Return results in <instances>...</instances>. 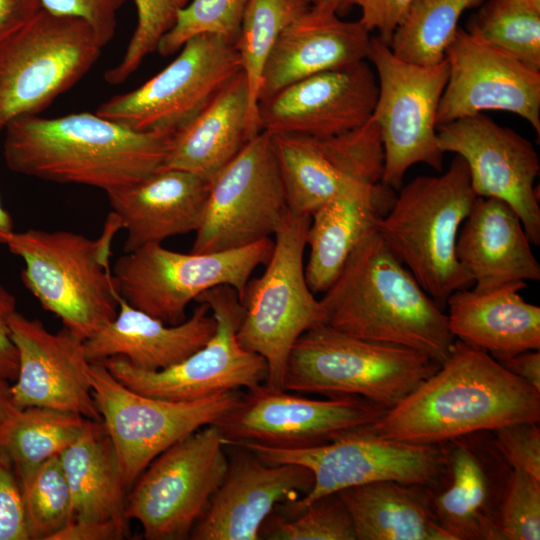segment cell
<instances>
[{
    "mask_svg": "<svg viewBox=\"0 0 540 540\" xmlns=\"http://www.w3.org/2000/svg\"><path fill=\"white\" fill-rule=\"evenodd\" d=\"M260 460L276 465L293 463L309 469L311 489L288 503L297 515L315 500L340 490L378 481L436 487L447 471L443 444H414L379 437L366 426L341 434L325 444L297 449L254 443L236 444Z\"/></svg>",
    "mask_w": 540,
    "mask_h": 540,
    "instance_id": "30bf717a",
    "label": "cell"
},
{
    "mask_svg": "<svg viewBox=\"0 0 540 540\" xmlns=\"http://www.w3.org/2000/svg\"><path fill=\"white\" fill-rule=\"evenodd\" d=\"M122 228L111 213L102 234L91 239L70 231H14L6 242L24 262L21 280L46 311L82 340L113 320L119 298L109 268L113 237Z\"/></svg>",
    "mask_w": 540,
    "mask_h": 540,
    "instance_id": "277c9868",
    "label": "cell"
},
{
    "mask_svg": "<svg viewBox=\"0 0 540 540\" xmlns=\"http://www.w3.org/2000/svg\"><path fill=\"white\" fill-rule=\"evenodd\" d=\"M59 458L71 492L72 520L125 516L128 488L101 420L88 419Z\"/></svg>",
    "mask_w": 540,
    "mask_h": 540,
    "instance_id": "d6a6232c",
    "label": "cell"
},
{
    "mask_svg": "<svg viewBox=\"0 0 540 540\" xmlns=\"http://www.w3.org/2000/svg\"><path fill=\"white\" fill-rule=\"evenodd\" d=\"M227 446L215 424L180 439L140 474L126 497L125 516L145 539L183 540L205 513L228 468Z\"/></svg>",
    "mask_w": 540,
    "mask_h": 540,
    "instance_id": "7c38bea8",
    "label": "cell"
},
{
    "mask_svg": "<svg viewBox=\"0 0 540 540\" xmlns=\"http://www.w3.org/2000/svg\"><path fill=\"white\" fill-rule=\"evenodd\" d=\"M180 50L159 73L95 113L138 131L174 133L242 71L235 44L223 36L196 35Z\"/></svg>",
    "mask_w": 540,
    "mask_h": 540,
    "instance_id": "9a60e30c",
    "label": "cell"
},
{
    "mask_svg": "<svg viewBox=\"0 0 540 540\" xmlns=\"http://www.w3.org/2000/svg\"><path fill=\"white\" fill-rule=\"evenodd\" d=\"M524 281L453 292L445 312L455 339L480 348L501 361L540 349V307L524 300Z\"/></svg>",
    "mask_w": 540,
    "mask_h": 540,
    "instance_id": "83f0119b",
    "label": "cell"
},
{
    "mask_svg": "<svg viewBox=\"0 0 540 540\" xmlns=\"http://www.w3.org/2000/svg\"><path fill=\"white\" fill-rule=\"evenodd\" d=\"M530 244L511 206L497 198L477 197L460 228L456 255L473 287L488 289L540 280V265Z\"/></svg>",
    "mask_w": 540,
    "mask_h": 540,
    "instance_id": "f1b7e54d",
    "label": "cell"
},
{
    "mask_svg": "<svg viewBox=\"0 0 540 540\" xmlns=\"http://www.w3.org/2000/svg\"><path fill=\"white\" fill-rule=\"evenodd\" d=\"M368 60L378 83L370 118L383 146L381 182L399 190L408 169L419 163L441 172L444 153L438 146L436 117L448 78L446 59L429 66L406 62L372 36Z\"/></svg>",
    "mask_w": 540,
    "mask_h": 540,
    "instance_id": "8fae6325",
    "label": "cell"
},
{
    "mask_svg": "<svg viewBox=\"0 0 540 540\" xmlns=\"http://www.w3.org/2000/svg\"><path fill=\"white\" fill-rule=\"evenodd\" d=\"M445 59L448 78L438 107L437 127L485 111H505L525 119L539 137L540 71L461 27Z\"/></svg>",
    "mask_w": 540,
    "mask_h": 540,
    "instance_id": "ffe728a7",
    "label": "cell"
},
{
    "mask_svg": "<svg viewBox=\"0 0 540 540\" xmlns=\"http://www.w3.org/2000/svg\"><path fill=\"white\" fill-rule=\"evenodd\" d=\"M18 354L11 384L14 405L47 407L101 420L93 398L84 340L63 327L52 333L38 319L15 312L9 322Z\"/></svg>",
    "mask_w": 540,
    "mask_h": 540,
    "instance_id": "7402d4cb",
    "label": "cell"
},
{
    "mask_svg": "<svg viewBox=\"0 0 540 540\" xmlns=\"http://www.w3.org/2000/svg\"><path fill=\"white\" fill-rule=\"evenodd\" d=\"M210 183L185 170L160 168L133 184L107 192L112 213L127 233L124 252L196 232Z\"/></svg>",
    "mask_w": 540,
    "mask_h": 540,
    "instance_id": "d4e9b609",
    "label": "cell"
},
{
    "mask_svg": "<svg viewBox=\"0 0 540 540\" xmlns=\"http://www.w3.org/2000/svg\"><path fill=\"white\" fill-rule=\"evenodd\" d=\"M10 386V381L0 377V423L13 418L20 411L12 401Z\"/></svg>",
    "mask_w": 540,
    "mask_h": 540,
    "instance_id": "816d5d0a",
    "label": "cell"
},
{
    "mask_svg": "<svg viewBox=\"0 0 540 540\" xmlns=\"http://www.w3.org/2000/svg\"><path fill=\"white\" fill-rule=\"evenodd\" d=\"M412 0H351L352 6L361 10L359 21L369 31H377V36L389 41L404 16Z\"/></svg>",
    "mask_w": 540,
    "mask_h": 540,
    "instance_id": "bcb514c9",
    "label": "cell"
},
{
    "mask_svg": "<svg viewBox=\"0 0 540 540\" xmlns=\"http://www.w3.org/2000/svg\"><path fill=\"white\" fill-rule=\"evenodd\" d=\"M484 1L412 0L388 45L406 62L424 66L440 63L459 28L461 15Z\"/></svg>",
    "mask_w": 540,
    "mask_h": 540,
    "instance_id": "e575fe53",
    "label": "cell"
},
{
    "mask_svg": "<svg viewBox=\"0 0 540 540\" xmlns=\"http://www.w3.org/2000/svg\"><path fill=\"white\" fill-rule=\"evenodd\" d=\"M205 302L190 318L169 325L121 297L113 320L84 340L90 362L122 357L136 368L158 371L175 365L203 347L216 331V319Z\"/></svg>",
    "mask_w": 540,
    "mask_h": 540,
    "instance_id": "4316f807",
    "label": "cell"
},
{
    "mask_svg": "<svg viewBox=\"0 0 540 540\" xmlns=\"http://www.w3.org/2000/svg\"><path fill=\"white\" fill-rule=\"evenodd\" d=\"M19 482L30 540H51L72 520L71 492L60 458L45 461Z\"/></svg>",
    "mask_w": 540,
    "mask_h": 540,
    "instance_id": "74e56055",
    "label": "cell"
},
{
    "mask_svg": "<svg viewBox=\"0 0 540 540\" xmlns=\"http://www.w3.org/2000/svg\"><path fill=\"white\" fill-rule=\"evenodd\" d=\"M271 137L293 214L310 217L355 185L381 182L383 146L371 118L363 126L337 135Z\"/></svg>",
    "mask_w": 540,
    "mask_h": 540,
    "instance_id": "d6986e66",
    "label": "cell"
},
{
    "mask_svg": "<svg viewBox=\"0 0 540 540\" xmlns=\"http://www.w3.org/2000/svg\"><path fill=\"white\" fill-rule=\"evenodd\" d=\"M370 32L311 7L280 33L262 73L258 103L306 77L368 60Z\"/></svg>",
    "mask_w": 540,
    "mask_h": 540,
    "instance_id": "484cf974",
    "label": "cell"
},
{
    "mask_svg": "<svg viewBox=\"0 0 540 540\" xmlns=\"http://www.w3.org/2000/svg\"><path fill=\"white\" fill-rule=\"evenodd\" d=\"M87 418L47 407H27L0 423V450L19 481L39 465L59 457L83 431Z\"/></svg>",
    "mask_w": 540,
    "mask_h": 540,
    "instance_id": "836d02e7",
    "label": "cell"
},
{
    "mask_svg": "<svg viewBox=\"0 0 540 540\" xmlns=\"http://www.w3.org/2000/svg\"><path fill=\"white\" fill-rule=\"evenodd\" d=\"M137 25L121 60L104 73L110 85L126 81L151 53L157 51L162 37L174 26L178 12L188 0H134Z\"/></svg>",
    "mask_w": 540,
    "mask_h": 540,
    "instance_id": "60d3db41",
    "label": "cell"
},
{
    "mask_svg": "<svg viewBox=\"0 0 540 540\" xmlns=\"http://www.w3.org/2000/svg\"><path fill=\"white\" fill-rule=\"evenodd\" d=\"M492 442L512 470L540 481V429L537 422H521L491 431Z\"/></svg>",
    "mask_w": 540,
    "mask_h": 540,
    "instance_id": "7bdbcfd3",
    "label": "cell"
},
{
    "mask_svg": "<svg viewBox=\"0 0 540 540\" xmlns=\"http://www.w3.org/2000/svg\"><path fill=\"white\" fill-rule=\"evenodd\" d=\"M310 7L309 0H248L235 46L248 84L255 133L260 132L258 94L266 61L284 28Z\"/></svg>",
    "mask_w": 540,
    "mask_h": 540,
    "instance_id": "d590c367",
    "label": "cell"
},
{
    "mask_svg": "<svg viewBox=\"0 0 540 540\" xmlns=\"http://www.w3.org/2000/svg\"><path fill=\"white\" fill-rule=\"evenodd\" d=\"M441 443L445 478L434 488L432 507L454 540H502L499 510L511 468L496 450L490 431Z\"/></svg>",
    "mask_w": 540,
    "mask_h": 540,
    "instance_id": "603a6c76",
    "label": "cell"
},
{
    "mask_svg": "<svg viewBox=\"0 0 540 540\" xmlns=\"http://www.w3.org/2000/svg\"><path fill=\"white\" fill-rule=\"evenodd\" d=\"M502 540L540 539V481L519 470L510 471L499 510Z\"/></svg>",
    "mask_w": 540,
    "mask_h": 540,
    "instance_id": "b9f144b4",
    "label": "cell"
},
{
    "mask_svg": "<svg viewBox=\"0 0 540 540\" xmlns=\"http://www.w3.org/2000/svg\"><path fill=\"white\" fill-rule=\"evenodd\" d=\"M14 231L12 218L5 210L0 200V244H6L8 238Z\"/></svg>",
    "mask_w": 540,
    "mask_h": 540,
    "instance_id": "db71d44e",
    "label": "cell"
},
{
    "mask_svg": "<svg viewBox=\"0 0 540 540\" xmlns=\"http://www.w3.org/2000/svg\"><path fill=\"white\" fill-rule=\"evenodd\" d=\"M235 449L226 475L194 526V540H257L263 523L281 501L311 489L314 478L293 463L271 465L247 448Z\"/></svg>",
    "mask_w": 540,
    "mask_h": 540,
    "instance_id": "cb8c5ba5",
    "label": "cell"
},
{
    "mask_svg": "<svg viewBox=\"0 0 540 540\" xmlns=\"http://www.w3.org/2000/svg\"><path fill=\"white\" fill-rule=\"evenodd\" d=\"M311 8L322 13L335 14L337 16L346 14L353 6L351 0H309Z\"/></svg>",
    "mask_w": 540,
    "mask_h": 540,
    "instance_id": "f5cc1de1",
    "label": "cell"
},
{
    "mask_svg": "<svg viewBox=\"0 0 540 540\" xmlns=\"http://www.w3.org/2000/svg\"><path fill=\"white\" fill-rule=\"evenodd\" d=\"M320 303L332 328L411 348L439 365L455 342L445 310L387 247L376 226L356 245Z\"/></svg>",
    "mask_w": 540,
    "mask_h": 540,
    "instance_id": "3957f363",
    "label": "cell"
},
{
    "mask_svg": "<svg viewBox=\"0 0 540 540\" xmlns=\"http://www.w3.org/2000/svg\"><path fill=\"white\" fill-rule=\"evenodd\" d=\"M0 540H30L21 485L0 450Z\"/></svg>",
    "mask_w": 540,
    "mask_h": 540,
    "instance_id": "f6af8a7d",
    "label": "cell"
},
{
    "mask_svg": "<svg viewBox=\"0 0 540 540\" xmlns=\"http://www.w3.org/2000/svg\"><path fill=\"white\" fill-rule=\"evenodd\" d=\"M189 1H190V0H188V2H189Z\"/></svg>",
    "mask_w": 540,
    "mask_h": 540,
    "instance_id": "11a10c76",
    "label": "cell"
},
{
    "mask_svg": "<svg viewBox=\"0 0 540 540\" xmlns=\"http://www.w3.org/2000/svg\"><path fill=\"white\" fill-rule=\"evenodd\" d=\"M509 372L540 391V351L527 350L498 361Z\"/></svg>",
    "mask_w": 540,
    "mask_h": 540,
    "instance_id": "f907efd6",
    "label": "cell"
},
{
    "mask_svg": "<svg viewBox=\"0 0 540 540\" xmlns=\"http://www.w3.org/2000/svg\"><path fill=\"white\" fill-rule=\"evenodd\" d=\"M439 366L411 348L361 339L321 324L293 345L283 389L327 397L359 396L388 410Z\"/></svg>",
    "mask_w": 540,
    "mask_h": 540,
    "instance_id": "8992f818",
    "label": "cell"
},
{
    "mask_svg": "<svg viewBox=\"0 0 540 540\" xmlns=\"http://www.w3.org/2000/svg\"><path fill=\"white\" fill-rule=\"evenodd\" d=\"M102 49L86 21L42 9L0 44V132L45 110L88 73Z\"/></svg>",
    "mask_w": 540,
    "mask_h": 540,
    "instance_id": "9c48e42d",
    "label": "cell"
},
{
    "mask_svg": "<svg viewBox=\"0 0 540 540\" xmlns=\"http://www.w3.org/2000/svg\"><path fill=\"white\" fill-rule=\"evenodd\" d=\"M539 421L540 391L486 351L455 339L433 374L366 427L382 438L432 445Z\"/></svg>",
    "mask_w": 540,
    "mask_h": 540,
    "instance_id": "6da1fadb",
    "label": "cell"
},
{
    "mask_svg": "<svg viewBox=\"0 0 540 540\" xmlns=\"http://www.w3.org/2000/svg\"><path fill=\"white\" fill-rule=\"evenodd\" d=\"M4 131L3 156L13 172L106 193L160 169L173 134L138 131L88 112L20 116Z\"/></svg>",
    "mask_w": 540,
    "mask_h": 540,
    "instance_id": "7a4b0ae2",
    "label": "cell"
},
{
    "mask_svg": "<svg viewBox=\"0 0 540 540\" xmlns=\"http://www.w3.org/2000/svg\"><path fill=\"white\" fill-rule=\"evenodd\" d=\"M309 224V216L287 213L274 234L264 272L248 281L240 299L244 317L237 339L243 348L265 359L268 374L264 383L275 389H283L287 360L297 339L325 324L320 300L305 277Z\"/></svg>",
    "mask_w": 540,
    "mask_h": 540,
    "instance_id": "52a82bcc",
    "label": "cell"
},
{
    "mask_svg": "<svg viewBox=\"0 0 540 540\" xmlns=\"http://www.w3.org/2000/svg\"><path fill=\"white\" fill-rule=\"evenodd\" d=\"M288 212L272 137L260 131L211 181L191 252L237 249L270 238Z\"/></svg>",
    "mask_w": 540,
    "mask_h": 540,
    "instance_id": "2e32d148",
    "label": "cell"
},
{
    "mask_svg": "<svg viewBox=\"0 0 540 540\" xmlns=\"http://www.w3.org/2000/svg\"><path fill=\"white\" fill-rule=\"evenodd\" d=\"M357 540H454L440 525L431 488L378 481L337 492Z\"/></svg>",
    "mask_w": 540,
    "mask_h": 540,
    "instance_id": "1f68e13d",
    "label": "cell"
},
{
    "mask_svg": "<svg viewBox=\"0 0 540 540\" xmlns=\"http://www.w3.org/2000/svg\"><path fill=\"white\" fill-rule=\"evenodd\" d=\"M274 240L207 253H180L161 244L124 252L113 266L120 297L169 325L185 320L189 303L206 291L228 285L241 299L254 270L266 265Z\"/></svg>",
    "mask_w": 540,
    "mask_h": 540,
    "instance_id": "ba28073f",
    "label": "cell"
},
{
    "mask_svg": "<svg viewBox=\"0 0 540 540\" xmlns=\"http://www.w3.org/2000/svg\"><path fill=\"white\" fill-rule=\"evenodd\" d=\"M89 375L94 401L128 490L158 455L194 431L214 424L241 397L238 390L193 401L151 397L121 383L100 362H91Z\"/></svg>",
    "mask_w": 540,
    "mask_h": 540,
    "instance_id": "4fadbf2b",
    "label": "cell"
},
{
    "mask_svg": "<svg viewBox=\"0 0 540 540\" xmlns=\"http://www.w3.org/2000/svg\"><path fill=\"white\" fill-rule=\"evenodd\" d=\"M377 95L376 74L367 60L321 72L260 101L259 129L271 136L345 133L368 122Z\"/></svg>",
    "mask_w": 540,
    "mask_h": 540,
    "instance_id": "44dd1931",
    "label": "cell"
},
{
    "mask_svg": "<svg viewBox=\"0 0 540 540\" xmlns=\"http://www.w3.org/2000/svg\"><path fill=\"white\" fill-rule=\"evenodd\" d=\"M395 197V190L382 182L358 184L312 213L305 277L314 294L332 285L356 245L388 213Z\"/></svg>",
    "mask_w": 540,
    "mask_h": 540,
    "instance_id": "4dcf8cb0",
    "label": "cell"
},
{
    "mask_svg": "<svg viewBox=\"0 0 540 540\" xmlns=\"http://www.w3.org/2000/svg\"><path fill=\"white\" fill-rule=\"evenodd\" d=\"M245 75L234 76L190 121L176 130L161 168L212 181L256 136Z\"/></svg>",
    "mask_w": 540,
    "mask_h": 540,
    "instance_id": "f546056e",
    "label": "cell"
},
{
    "mask_svg": "<svg viewBox=\"0 0 540 540\" xmlns=\"http://www.w3.org/2000/svg\"><path fill=\"white\" fill-rule=\"evenodd\" d=\"M466 30L540 71V0H485Z\"/></svg>",
    "mask_w": 540,
    "mask_h": 540,
    "instance_id": "8d00e7d4",
    "label": "cell"
},
{
    "mask_svg": "<svg viewBox=\"0 0 540 540\" xmlns=\"http://www.w3.org/2000/svg\"><path fill=\"white\" fill-rule=\"evenodd\" d=\"M128 533L125 516L108 519L72 520L51 540H120Z\"/></svg>",
    "mask_w": 540,
    "mask_h": 540,
    "instance_id": "7dc6e473",
    "label": "cell"
},
{
    "mask_svg": "<svg viewBox=\"0 0 540 540\" xmlns=\"http://www.w3.org/2000/svg\"><path fill=\"white\" fill-rule=\"evenodd\" d=\"M248 0H191L177 15L174 26L160 40L157 52L169 56L190 38L201 34L225 37L234 44L239 36Z\"/></svg>",
    "mask_w": 540,
    "mask_h": 540,
    "instance_id": "ab89813d",
    "label": "cell"
},
{
    "mask_svg": "<svg viewBox=\"0 0 540 540\" xmlns=\"http://www.w3.org/2000/svg\"><path fill=\"white\" fill-rule=\"evenodd\" d=\"M127 0H41L42 9L86 21L105 47L117 29V14Z\"/></svg>",
    "mask_w": 540,
    "mask_h": 540,
    "instance_id": "ee69618b",
    "label": "cell"
},
{
    "mask_svg": "<svg viewBox=\"0 0 540 540\" xmlns=\"http://www.w3.org/2000/svg\"><path fill=\"white\" fill-rule=\"evenodd\" d=\"M276 540H357L352 518L337 493L323 496L296 518H267L260 536Z\"/></svg>",
    "mask_w": 540,
    "mask_h": 540,
    "instance_id": "f35d334b",
    "label": "cell"
},
{
    "mask_svg": "<svg viewBox=\"0 0 540 540\" xmlns=\"http://www.w3.org/2000/svg\"><path fill=\"white\" fill-rule=\"evenodd\" d=\"M197 301L209 306L216 331L203 347L181 362L158 371L136 368L122 357L100 363L130 389L172 401H193L264 383L268 374L265 359L243 348L237 339L244 308L235 289L217 286Z\"/></svg>",
    "mask_w": 540,
    "mask_h": 540,
    "instance_id": "5bb4252c",
    "label": "cell"
},
{
    "mask_svg": "<svg viewBox=\"0 0 540 540\" xmlns=\"http://www.w3.org/2000/svg\"><path fill=\"white\" fill-rule=\"evenodd\" d=\"M438 146L461 157L477 197L497 198L520 217L531 244L540 245V206L535 186L540 161L534 145L484 115L437 127Z\"/></svg>",
    "mask_w": 540,
    "mask_h": 540,
    "instance_id": "ac0fdd59",
    "label": "cell"
},
{
    "mask_svg": "<svg viewBox=\"0 0 540 540\" xmlns=\"http://www.w3.org/2000/svg\"><path fill=\"white\" fill-rule=\"evenodd\" d=\"M42 10L41 0H0V44Z\"/></svg>",
    "mask_w": 540,
    "mask_h": 540,
    "instance_id": "681fc988",
    "label": "cell"
},
{
    "mask_svg": "<svg viewBox=\"0 0 540 540\" xmlns=\"http://www.w3.org/2000/svg\"><path fill=\"white\" fill-rule=\"evenodd\" d=\"M15 312L14 295L0 285V377L8 381H14L18 373V354L9 326Z\"/></svg>",
    "mask_w": 540,
    "mask_h": 540,
    "instance_id": "c3c4849f",
    "label": "cell"
},
{
    "mask_svg": "<svg viewBox=\"0 0 540 540\" xmlns=\"http://www.w3.org/2000/svg\"><path fill=\"white\" fill-rule=\"evenodd\" d=\"M476 198L468 167L455 155L444 173L418 176L401 186L376 225L387 247L444 310L453 292L473 286L456 245Z\"/></svg>",
    "mask_w": 540,
    "mask_h": 540,
    "instance_id": "5b68a950",
    "label": "cell"
},
{
    "mask_svg": "<svg viewBox=\"0 0 540 540\" xmlns=\"http://www.w3.org/2000/svg\"><path fill=\"white\" fill-rule=\"evenodd\" d=\"M385 412L359 396L315 400L261 383L241 393L237 404L214 424L227 445L297 449L330 442L374 423Z\"/></svg>",
    "mask_w": 540,
    "mask_h": 540,
    "instance_id": "e0dca14e",
    "label": "cell"
}]
</instances>
